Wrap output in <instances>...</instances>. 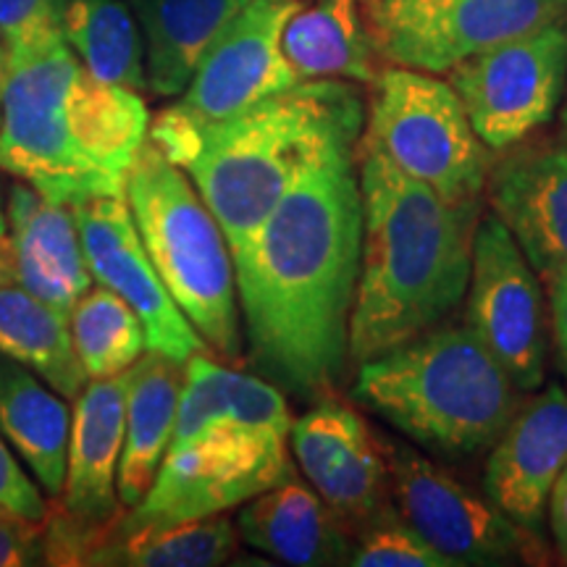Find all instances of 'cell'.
<instances>
[{
  "mask_svg": "<svg viewBox=\"0 0 567 567\" xmlns=\"http://www.w3.org/2000/svg\"><path fill=\"white\" fill-rule=\"evenodd\" d=\"M358 145L305 168L231 252L252 360L297 394L329 392L350 360V316L363 250Z\"/></svg>",
  "mask_w": 567,
  "mask_h": 567,
  "instance_id": "obj_1",
  "label": "cell"
},
{
  "mask_svg": "<svg viewBox=\"0 0 567 567\" xmlns=\"http://www.w3.org/2000/svg\"><path fill=\"white\" fill-rule=\"evenodd\" d=\"M363 124L358 84L302 80L221 122H197L168 105L151 118L147 142L189 176L234 252L305 168L334 147L358 145Z\"/></svg>",
  "mask_w": 567,
  "mask_h": 567,
  "instance_id": "obj_2",
  "label": "cell"
},
{
  "mask_svg": "<svg viewBox=\"0 0 567 567\" xmlns=\"http://www.w3.org/2000/svg\"><path fill=\"white\" fill-rule=\"evenodd\" d=\"M363 250L350 316V360L379 358L442 326L465 300L478 203H446L360 145Z\"/></svg>",
  "mask_w": 567,
  "mask_h": 567,
  "instance_id": "obj_3",
  "label": "cell"
},
{
  "mask_svg": "<svg viewBox=\"0 0 567 567\" xmlns=\"http://www.w3.org/2000/svg\"><path fill=\"white\" fill-rule=\"evenodd\" d=\"M147 130L140 92L87 74L63 34L6 55L0 168L48 200L124 195Z\"/></svg>",
  "mask_w": 567,
  "mask_h": 567,
  "instance_id": "obj_4",
  "label": "cell"
},
{
  "mask_svg": "<svg viewBox=\"0 0 567 567\" xmlns=\"http://www.w3.org/2000/svg\"><path fill=\"white\" fill-rule=\"evenodd\" d=\"M352 396L442 457L476 455L505 431L523 392L471 326H436L358 365Z\"/></svg>",
  "mask_w": 567,
  "mask_h": 567,
  "instance_id": "obj_5",
  "label": "cell"
},
{
  "mask_svg": "<svg viewBox=\"0 0 567 567\" xmlns=\"http://www.w3.org/2000/svg\"><path fill=\"white\" fill-rule=\"evenodd\" d=\"M124 197L168 295L224 363L243 358V316L231 247L189 176L145 140Z\"/></svg>",
  "mask_w": 567,
  "mask_h": 567,
  "instance_id": "obj_6",
  "label": "cell"
},
{
  "mask_svg": "<svg viewBox=\"0 0 567 567\" xmlns=\"http://www.w3.org/2000/svg\"><path fill=\"white\" fill-rule=\"evenodd\" d=\"M368 87L360 145L446 203H481L494 153L473 130L452 84L386 63Z\"/></svg>",
  "mask_w": 567,
  "mask_h": 567,
  "instance_id": "obj_7",
  "label": "cell"
},
{
  "mask_svg": "<svg viewBox=\"0 0 567 567\" xmlns=\"http://www.w3.org/2000/svg\"><path fill=\"white\" fill-rule=\"evenodd\" d=\"M289 478H295L289 439L226 425L168 446L151 488L137 505L122 509L111 530L132 534L226 515Z\"/></svg>",
  "mask_w": 567,
  "mask_h": 567,
  "instance_id": "obj_8",
  "label": "cell"
},
{
  "mask_svg": "<svg viewBox=\"0 0 567 567\" xmlns=\"http://www.w3.org/2000/svg\"><path fill=\"white\" fill-rule=\"evenodd\" d=\"M381 63L446 74L471 55L567 19V0H363Z\"/></svg>",
  "mask_w": 567,
  "mask_h": 567,
  "instance_id": "obj_9",
  "label": "cell"
},
{
  "mask_svg": "<svg viewBox=\"0 0 567 567\" xmlns=\"http://www.w3.org/2000/svg\"><path fill=\"white\" fill-rule=\"evenodd\" d=\"M384 452L394 509L455 567L549 563L536 530L523 528L492 499L473 494L434 460L389 439Z\"/></svg>",
  "mask_w": 567,
  "mask_h": 567,
  "instance_id": "obj_10",
  "label": "cell"
},
{
  "mask_svg": "<svg viewBox=\"0 0 567 567\" xmlns=\"http://www.w3.org/2000/svg\"><path fill=\"white\" fill-rule=\"evenodd\" d=\"M473 130L492 153L538 134L567 90V19L499 42L446 71Z\"/></svg>",
  "mask_w": 567,
  "mask_h": 567,
  "instance_id": "obj_11",
  "label": "cell"
},
{
  "mask_svg": "<svg viewBox=\"0 0 567 567\" xmlns=\"http://www.w3.org/2000/svg\"><path fill=\"white\" fill-rule=\"evenodd\" d=\"M467 326L520 392H536L547 379V308L538 274L505 229L486 213L473 234L467 279Z\"/></svg>",
  "mask_w": 567,
  "mask_h": 567,
  "instance_id": "obj_12",
  "label": "cell"
},
{
  "mask_svg": "<svg viewBox=\"0 0 567 567\" xmlns=\"http://www.w3.org/2000/svg\"><path fill=\"white\" fill-rule=\"evenodd\" d=\"M80 229L84 260L92 281L103 284L132 305L145 329L147 350L187 363L195 352H208L200 334L168 295L142 245L124 195H103L71 205Z\"/></svg>",
  "mask_w": 567,
  "mask_h": 567,
  "instance_id": "obj_13",
  "label": "cell"
},
{
  "mask_svg": "<svg viewBox=\"0 0 567 567\" xmlns=\"http://www.w3.org/2000/svg\"><path fill=\"white\" fill-rule=\"evenodd\" d=\"M289 450L310 488L352 536L392 507L384 436L344 402L323 400L292 421Z\"/></svg>",
  "mask_w": 567,
  "mask_h": 567,
  "instance_id": "obj_14",
  "label": "cell"
},
{
  "mask_svg": "<svg viewBox=\"0 0 567 567\" xmlns=\"http://www.w3.org/2000/svg\"><path fill=\"white\" fill-rule=\"evenodd\" d=\"M300 6V0H250L205 51L176 109L197 122H221L302 82L281 51L284 27Z\"/></svg>",
  "mask_w": 567,
  "mask_h": 567,
  "instance_id": "obj_15",
  "label": "cell"
},
{
  "mask_svg": "<svg viewBox=\"0 0 567 567\" xmlns=\"http://www.w3.org/2000/svg\"><path fill=\"white\" fill-rule=\"evenodd\" d=\"M484 195L538 279L567 268V145L563 140L530 134L494 153Z\"/></svg>",
  "mask_w": 567,
  "mask_h": 567,
  "instance_id": "obj_16",
  "label": "cell"
},
{
  "mask_svg": "<svg viewBox=\"0 0 567 567\" xmlns=\"http://www.w3.org/2000/svg\"><path fill=\"white\" fill-rule=\"evenodd\" d=\"M567 463V389L551 384L515 410L494 439L486 494L528 530H542L551 486Z\"/></svg>",
  "mask_w": 567,
  "mask_h": 567,
  "instance_id": "obj_17",
  "label": "cell"
},
{
  "mask_svg": "<svg viewBox=\"0 0 567 567\" xmlns=\"http://www.w3.org/2000/svg\"><path fill=\"white\" fill-rule=\"evenodd\" d=\"M124 415L126 373L87 381L74 396L66 481L55 515L76 530H97L122 515L116 476L124 446Z\"/></svg>",
  "mask_w": 567,
  "mask_h": 567,
  "instance_id": "obj_18",
  "label": "cell"
},
{
  "mask_svg": "<svg viewBox=\"0 0 567 567\" xmlns=\"http://www.w3.org/2000/svg\"><path fill=\"white\" fill-rule=\"evenodd\" d=\"M3 205L17 281L42 302L71 313L76 300L92 287L74 210L48 200L19 179L11 184Z\"/></svg>",
  "mask_w": 567,
  "mask_h": 567,
  "instance_id": "obj_19",
  "label": "cell"
},
{
  "mask_svg": "<svg viewBox=\"0 0 567 567\" xmlns=\"http://www.w3.org/2000/svg\"><path fill=\"white\" fill-rule=\"evenodd\" d=\"M237 534L252 549L295 567L350 565L354 536L313 488L297 478L239 507Z\"/></svg>",
  "mask_w": 567,
  "mask_h": 567,
  "instance_id": "obj_20",
  "label": "cell"
},
{
  "mask_svg": "<svg viewBox=\"0 0 567 567\" xmlns=\"http://www.w3.org/2000/svg\"><path fill=\"white\" fill-rule=\"evenodd\" d=\"M226 425L289 439L292 415L281 389L271 381L216 363L208 352H195L184 363V384L168 446L189 444Z\"/></svg>",
  "mask_w": 567,
  "mask_h": 567,
  "instance_id": "obj_21",
  "label": "cell"
},
{
  "mask_svg": "<svg viewBox=\"0 0 567 567\" xmlns=\"http://www.w3.org/2000/svg\"><path fill=\"white\" fill-rule=\"evenodd\" d=\"M182 384L184 363L153 350L142 352L126 371L124 446L116 476V494L124 509L145 496L172 444Z\"/></svg>",
  "mask_w": 567,
  "mask_h": 567,
  "instance_id": "obj_22",
  "label": "cell"
},
{
  "mask_svg": "<svg viewBox=\"0 0 567 567\" xmlns=\"http://www.w3.org/2000/svg\"><path fill=\"white\" fill-rule=\"evenodd\" d=\"M71 408L38 373L0 354V434L42 494L59 499L66 481Z\"/></svg>",
  "mask_w": 567,
  "mask_h": 567,
  "instance_id": "obj_23",
  "label": "cell"
},
{
  "mask_svg": "<svg viewBox=\"0 0 567 567\" xmlns=\"http://www.w3.org/2000/svg\"><path fill=\"white\" fill-rule=\"evenodd\" d=\"M250 0H130L145 40L147 90L182 95L197 63Z\"/></svg>",
  "mask_w": 567,
  "mask_h": 567,
  "instance_id": "obj_24",
  "label": "cell"
},
{
  "mask_svg": "<svg viewBox=\"0 0 567 567\" xmlns=\"http://www.w3.org/2000/svg\"><path fill=\"white\" fill-rule=\"evenodd\" d=\"M281 51L297 80L371 84L381 69L365 30L363 0L300 6L284 27Z\"/></svg>",
  "mask_w": 567,
  "mask_h": 567,
  "instance_id": "obj_25",
  "label": "cell"
},
{
  "mask_svg": "<svg viewBox=\"0 0 567 567\" xmlns=\"http://www.w3.org/2000/svg\"><path fill=\"white\" fill-rule=\"evenodd\" d=\"M0 354L30 368L66 400L90 381L71 342L69 313L27 292L19 281L0 284Z\"/></svg>",
  "mask_w": 567,
  "mask_h": 567,
  "instance_id": "obj_26",
  "label": "cell"
},
{
  "mask_svg": "<svg viewBox=\"0 0 567 567\" xmlns=\"http://www.w3.org/2000/svg\"><path fill=\"white\" fill-rule=\"evenodd\" d=\"M237 542V523L226 515L132 534H116L109 523L95 530V538L80 555V565L216 567L229 563Z\"/></svg>",
  "mask_w": 567,
  "mask_h": 567,
  "instance_id": "obj_27",
  "label": "cell"
},
{
  "mask_svg": "<svg viewBox=\"0 0 567 567\" xmlns=\"http://www.w3.org/2000/svg\"><path fill=\"white\" fill-rule=\"evenodd\" d=\"M61 34L95 80L147 90L145 40L124 0H63Z\"/></svg>",
  "mask_w": 567,
  "mask_h": 567,
  "instance_id": "obj_28",
  "label": "cell"
},
{
  "mask_svg": "<svg viewBox=\"0 0 567 567\" xmlns=\"http://www.w3.org/2000/svg\"><path fill=\"white\" fill-rule=\"evenodd\" d=\"M71 342L90 381L126 373L147 350L145 329L132 305L97 284L69 313Z\"/></svg>",
  "mask_w": 567,
  "mask_h": 567,
  "instance_id": "obj_29",
  "label": "cell"
},
{
  "mask_svg": "<svg viewBox=\"0 0 567 567\" xmlns=\"http://www.w3.org/2000/svg\"><path fill=\"white\" fill-rule=\"evenodd\" d=\"M354 567H455L452 559L431 547L417 530L405 523L394 505L375 515L368 526L354 536Z\"/></svg>",
  "mask_w": 567,
  "mask_h": 567,
  "instance_id": "obj_30",
  "label": "cell"
},
{
  "mask_svg": "<svg viewBox=\"0 0 567 567\" xmlns=\"http://www.w3.org/2000/svg\"><path fill=\"white\" fill-rule=\"evenodd\" d=\"M63 0H0V40L6 55L61 34Z\"/></svg>",
  "mask_w": 567,
  "mask_h": 567,
  "instance_id": "obj_31",
  "label": "cell"
},
{
  "mask_svg": "<svg viewBox=\"0 0 567 567\" xmlns=\"http://www.w3.org/2000/svg\"><path fill=\"white\" fill-rule=\"evenodd\" d=\"M0 505L30 520H48L51 515L42 488L34 484L32 476H27L3 434H0Z\"/></svg>",
  "mask_w": 567,
  "mask_h": 567,
  "instance_id": "obj_32",
  "label": "cell"
},
{
  "mask_svg": "<svg viewBox=\"0 0 567 567\" xmlns=\"http://www.w3.org/2000/svg\"><path fill=\"white\" fill-rule=\"evenodd\" d=\"M45 565V520L0 513V567Z\"/></svg>",
  "mask_w": 567,
  "mask_h": 567,
  "instance_id": "obj_33",
  "label": "cell"
},
{
  "mask_svg": "<svg viewBox=\"0 0 567 567\" xmlns=\"http://www.w3.org/2000/svg\"><path fill=\"white\" fill-rule=\"evenodd\" d=\"M542 284H547L551 337H555L557 360L567 381V268H559V271L547 276Z\"/></svg>",
  "mask_w": 567,
  "mask_h": 567,
  "instance_id": "obj_34",
  "label": "cell"
},
{
  "mask_svg": "<svg viewBox=\"0 0 567 567\" xmlns=\"http://www.w3.org/2000/svg\"><path fill=\"white\" fill-rule=\"evenodd\" d=\"M547 513H549V528H551V538H555V547L563 557V563L567 565V463L559 473L555 486H551L549 502H547Z\"/></svg>",
  "mask_w": 567,
  "mask_h": 567,
  "instance_id": "obj_35",
  "label": "cell"
},
{
  "mask_svg": "<svg viewBox=\"0 0 567 567\" xmlns=\"http://www.w3.org/2000/svg\"><path fill=\"white\" fill-rule=\"evenodd\" d=\"M17 281V264H13V250L9 237L0 239V284Z\"/></svg>",
  "mask_w": 567,
  "mask_h": 567,
  "instance_id": "obj_36",
  "label": "cell"
},
{
  "mask_svg": "<svg viewBox=\"0 0 567 567\" xmlns=\"http://www.w3.org/2000/svg\"><path fill=\"white\" fill-rule=\"evenodd\" d=\"M3 92H6V48L0 40V113H3Z\"/></svg>",
  "mask_w": 567,
  "mask_h": 567,
  "instance_id": "obj_37",
  "label": "cell"
},
{
  "mask_svg": "<svg viewBox=\"0 0 567 567\" xmlns=\"http://www.w3.org/2000/svg\"><path fill=\"white\" fill-rule=\"evenodd\" d=\"M6 237V205H3V197H0V239Z\"/></svg>",
  "mask_w": 567,
  "mask_h": 567,
  "instance_id": "obj_38",
  "label": "cell"
},
{
  "mask_svg": "<svg viewBox=\"0 0 567 567\" xmlns=\"http://www.w3.org/2000/svg\"><path fill=\"white\" fill-rule=\"evenodd\" d=\"M0 513H6V507H3V505H0ZM9 513H11V509H9Z\"/></svg>",
  "mask_w": 567,
  "mask_h": 567,
  "instance_id": "obj_39",
  "label": "cell"
}]
</instances>
